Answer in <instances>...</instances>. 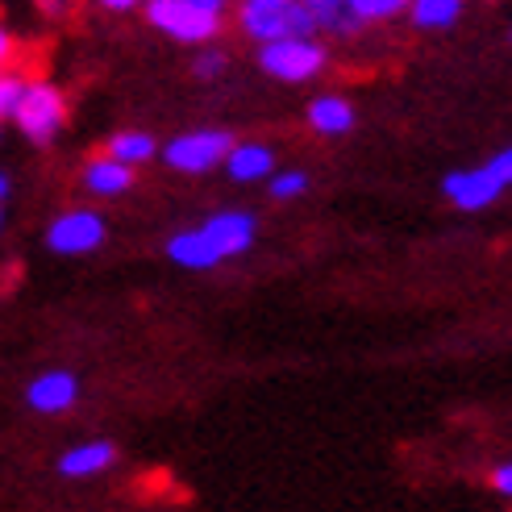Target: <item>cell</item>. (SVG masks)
I'll use <instances>...</instances> for the list:
<instances>
[{"mask_svg": "<svg viewBox=\"0 0 512 512\" xmlns=\"http://www.w3.org/2000/svg\"><path fill=\"white\" fill-rule=\"evenodd\" d=\"M238 30L267 46L279 38H313L317 25L300 0H238Z\"/></svg>", "mask_w": 512, "mask_h": 512, "instance_id": "6da1fadb", "label": "cell"}, {"mask_svg": "<svg viewBox=\"0 0 512 512\" xmlns=\"http://www.w3.org/2000/svg\"><path fill=\"white\" fill-rule=\"evenodd\" d=\"M13 121L21 125V134L30 138V142H50L59 130H63V121H67V100L55 84H46V80H30V88H25L21 96V105L13 113Z\"/></svg>", "mask_w": 512, "mask_h": 512, "instance_id": "7a4b0ae2", "label": "cell"}, {"mask_svg": "<svg viewBox=\"0 0 512 512\" xmlns=\"http://www.w3.org/2000/svg\"><path fill=\"white\" fill-rule=\"evenodd\" d=\"M259 63L267 75H275V80L304 84V80H313V75H321L325 46L317 38H279V42H267L259 50Z\"/></svg>", "mask_w": 512, "mask_h": 512, "instance_id": "3957f363", "label": "cell"}, {"mask_svg": "<svg viewBox=\"0 0 512 512\" xmlns=\"http://www.w3.org/2000/svg\"><path fill=\"white\" fill-rule=\"evenodd\" d=\"M146 21L155 25L159 34L175 38V42H213L221 34V17L217 13H204L192 5H179V0H146Z\"/></svg>", "mask_w": 512, "mask_h": 512, "instance_id": "277c9868", "label": "cell"}, {"mask_svg": "<svg viewBox=\"0 0 512 512\" xmlns=\"http://www.w3.org/2000/svg\"><path fill=\"white\" fill-rule=\"evenodd\" d=\"M229 150H234V138H229L225 130H192V134L171 138V146L163 150V159L175 171L204 175V171H213L217 163H225Z\"/></svg>", "mask_w": 512, "mask_h": 512, "instance_id": "5b68a950", "label": "cell"}, {"mask_svg": "<svg viewBox=\"0 0 512 512\" xmlns=\"http://www.w3.org/2000/svg\"><path fill=\"white\" fill-rule=\"evenodd\" d=\"M46 242L59 254H88L105 242V221H100L92 209H71L46 229Z\"/></svg>", "mask_w": 512, "mask_h": 512, "instance_id": "8992f818", "label": "cell"}, {"mask_svg": "<svg viewBox=\"0 0 512 512\" xmlns=\"http://www.w3.org/2000/svg\"><path fill=\"white\" fill-rule=\"evenodd\" d=\"M442 192H446L463 213H475V209H488V204L504 192V184L496 179L492 167H471V171H454V175H446Z\"/></svg>", "mask_w": 512, "mask_h": 512, "instance_id": "52a82bcc", "label": "cell"}, {"mask_svg": "<svg viewBox=\"0 0 512 512\" xmlns=\"http://www.w3.org/2000/svg\"><path fill=\"white\" fill-rule=\"evenodd\" d=\"M200 229H204V238L217 246L221 259H234V254L250 250V242H254V217L250 213H217Z\"/></svg>", "mask_w": 512, "mask_h": 512, "instance_id": "ba28073f", "label": "cell"}, {"mask_svg": "<svg viewBox=\"0 0 512 512\" xmlns=\"http://www.w3.org/2000/svg\"><path fill=\"white\" fill-rule=\"evenodd\" d=\"M75 396H80V383L67 371H50L30 383V408H38V413H63L75 404Z\"/></svg>", "mask_w": 512, "mask_h": 512, "instance_id": "9c48e42d", "label": "cell"}, {"mask_svg": "<svg viewBox=\"0 0 512 512\" xmlns=\"http://www.w3.org/2000/svg\"><path fill=\"white\" fill-rule=\"evenodd\" d=\"M275 167V155L263 146V142H234L225 159V171L229 179H238V184H254V179H267Z\"/></svg>", "mask_w": 512, "mask_h": 512, "instance_id": "30bf717a", "label": "cell"}, {"mask_svg": "<svg viewBox=\"0 0 512 512\" xmlns=\"http://www.w3.org/2000/svg\"><path fill=\"white\" fill-rule=\"evenodd\" d=\"M167 254L188 271H209V267L221 263V254H217V246L209 238H204V229H184V234H175L167 242Z\"/></svg>", "mask_w": 512, "mask_h": 512, "instance_id": "8fae6325", "label": "cell"}, {"mask_svg": "<svg viewBox=\"0 0 512 512\" xmlns=\"http://www.w3.org/2000/svg\"><path fill=\"white\" fill-rule=\"evenodd\" d=\"M309 125L325 138H342V134L354 130V109L342 96H317L309 105Z\"/></svg>", "mask_w": 512, "mask_h": 512, "instance_id": "7c38bea8", "label": "cell"}, {"mask_svg": "<svg viewBox=\"0 0 512 512\" xmlns=\"http://www.w3.org/2000/svg\"><path fill=\"white\" fill-rule=\"evenodd\" d=\"M113 446L109 442H84V446H71L63 458H59V471L71 475V479H88L96 471H105L113 463Z\"/></svg>", "mask_w": 512, "mask_h": 512, "instance_id": "4fadbf2b", "label": "cell"}, {"mask_svg": "<svg viewBox=\"0 0 512 512\" xmlns=\"http://www.w3.org/2000/svg\"><path fill=\"white\" fill-rule=\"evenodd\" d=\"M84 184H88V192H96V196H121L125 188L134 184V167H125V163H117V159H92L88 163V171H84Z\"/></svg>", "mask_w": 512, "mask_h": 512, "instance_id": "5bb4252c", "label": "cell"}, {"mask_svg": "<svg viewBox=\"0 0 512 512\" xmlns=\"http://www.w3.org/2000/svg\"><path fill=\"white\" fill-rule=\"evenodd\" d=\"M304 13L313 17L317 34H354L358 30V17L350 13V0H300Z\"/></svg>", "mask_w": 512, "mask_h": 512, "instance_id": "9a60e30c", "label": "cell"}, {"mask_svg": "<svg viewBox=\"0 0 512 512\" xmlns=\"http://www.w3.org/2000/svg\"><path fill=\"white\" fill-rule=\"evenodd\" d=\"M463 13V0H413L408 17H413L417 30H446Z\"/></svg>", "mask_w": 512, "mask_h": 512, "instance_id": "2e32d148", "label": "cell"}, {"mask_svg": "<svg viewBox=\"0 0 512 512\" xmlns=\"http://www.w3.org/2000/svg\"><path fill=\"white\" fill-rule=\"evenodd\" d=\"M109 159H117V163H125V167H138V163H146V159H155V138L138 134V130L113 134V138H109Z\"/></svg>", "mask_w": 512, "mask_h": 512, "instance_id": "e0dca14e", "label": "cell"}, {"mask_svg": "<svg viewBox=\"0 0 512 512\" xmlns=\"http://www.w3.org/2000/svg\"><path fill=\"white\" fill-rule=\"evenodd\" d=\"M413 0H350V13L358 17V25H367V21H388L396 13H404Z\"/></svg>", "mask_w": 512, "mask_h": 512, "instance_id": "ac0fdd59", "label": "cell"}, {"mask_svg": "<svg viewBox=\"0 0 512 512\" xmlns=\"http://www.w3.org/2000/svg\"><path fill=\"white\" fill-rule=\"evenodd\" d=\"M25 88H30V80H25L21 71H13V67H9V71H0V121L17 113Z\"/></svg>", "mask_w": 512, "mask_h": 512, "instance_id": "d6986e66", "label": "cell"}, {"mask_svg": "<svg viewBox=\"0 0 512 512\" xmlns=\"http://www.w3.org/2000/svg\"><path fill=\"white\" fill-rule=\"evenodd\" d=\"M304 188H309V175H304V171H284V175L271 179V196H275V200H292V196H300Z\"/></svg>", "mask_w": 512, "mask_h": 512, "instance_id": "ffe728a7", "label": "cell"}, {"mask_svg": "<svg viewBox=\"0 0 512 512\" xmlns=\"http://www.w3.org/2000/svg\"><path fill=\"white\" fill-rule=\"evenodd\" d=\"M192 71L200 75V80H217V75L225 71V55H221V50H200Z\"/></svg>", "mask_w": 512, "mask_h": 512, "instance_id": "44dd1931", "label": "cell"}, {"mask_svg": "<svg viewBox=\"0 0 512 512\" xmlns=\"http://www.w3.org/2000/svg\"><path fill=\"white\" fill-rule=\"evenodd\" d=\"M488 167L496 171V179H500V184L508 188V184H512V146H508V150H500V155H496Z\"/></svg>", "mask_w": 512, "mask_h": 512, "instance_id": "7402d4cb", "label": "cell"}, {"mask_svg": "<svg viewBox=\"0 0 512 512\" xmlns=\"http://www.w3.org/2000/svg\"><path fill=\"white\" fill-rule=\"evenodd\" d=\"M13 55H17V42H13V34L5 30V25H0V71H9Z\"/></svg>", "mask_w": 512, "mask_h": 512, "instance_id": "603a6c76", "label": "cell"}, {"mask_svg": "<svg viewBox=\"0 0 512 512\" xmlns=\"http://www.w3.org/2000/svg\"><path fill=\"white\" fill-rule=\"evenodd\" d=\"M492 488H496L500 496H512V463H504V467L492 475Z\"/></svg>", "mask_w": 512, "mask_h": 512, "instance_id": "cb8c5ba5", "label": "cell"}, {"mask_svg": "<svg viewBox=\"0 0 512 512\" xmlns=\"http://www.w3.org/2000/svg\"><path fill=\"white\" fill-rule=\"evenodd\" d=\"M179 5H192V9H204V13H217V17H225L229 0H179Z\"/></svg>", "mask_w": 512, "mask_h": 512, "instance_id": "d4e9b609", "label": "cell"}, {"mask_svg": "<svg viewBox=\"0 0 512 512\" xmlns=\"http://www.w3.org/2000/svg\"><path fill=\"white\" fill-rule=\"evenodd\" d=\"M96 5H105L109 13H130V9H138V0H96Z\"/></svg>", "mask_w": 512, "mask_h": 512, "instance_id": "484cf974", "label": "cell"}, {"mask_svg": "<svg viewBox=\"0 0 512 512\" xmlns=\"http://www.w3.org/2000/svg\"><path fill=\"white\" fill-rule=\"evenodd\" d=\"M5 196H9V175L0 171V200H5Z\"/></svg>", "mask_w": 512, "mask_h": 512, "instance_id": "4316f807", "label": "cell"}]
</instances>
